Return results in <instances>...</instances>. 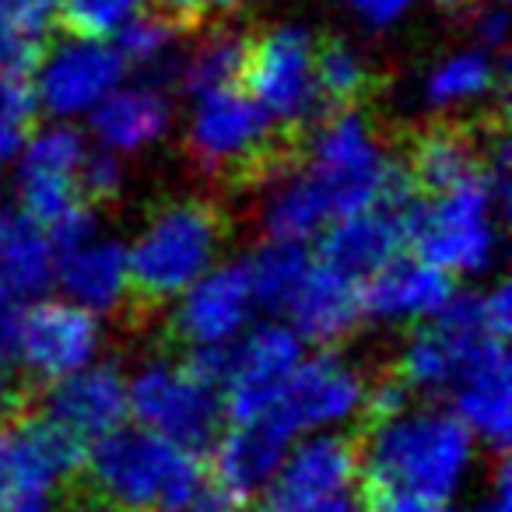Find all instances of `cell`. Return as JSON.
<instances>
[{
    "mask_svg": "<svg viewBox=\"0 0 512 512\" xmlns=\"http://www.w3.org/2000/svg\"><path fill=\"white\" fill-rule=\"evenodd\" d=\"M362 481L376 491L449 505L470 488L481 467V446L449 407L407 404L383 418H372L369 435L358 446Z\"/></svg>",
    "mask_w": 512,
    "mask_h": 512,
    "instance_id": "obj_1",
    "label": "cell"
},
{
    "mask_svg": "<svg viewBox=\"0 0 512 512\" xmlns=\"http://www.w3.org/2000/svg\"><path fill=\"white\" fill-rule=\"evenodd\" d=\"M81 474L109 512H179L211 488L197 449L130 421L85 446Z\"/></svg>",
    "mask_w": 512,
    "mask_h": 512,
    "instance_id": "obj_2",
    "label": "cell"
},
{
    "mask_svg": "<svg viewBox=\"0 0 512 512\" xmlns=\"http://www.w3.org/2000/svg\"><path fill=\"white\" fill-rule=\"evenodd\" d=\"M186 151L197 169L228 186H267L299 162L302 134L278 127L253 95L228 85L197 95Z\"/></svg>",
    "mask_w": 512,
    "mask_h": 512,
    "instance_id": "obj_3",
    "label": "cell"
},
{
    "mask_svg": "<svg viewBox=\"0 0 512 512\" xmlns=\"http://www.w3.org/2000/svg\"><path fill=\"white\" fill-rule=\"evenodd\" d=\"M225 232V214L214 200L179 197L158 204L127 249L130 306L162 309L176 302L200 274L214 267Z\"/></svg>",
    "mask_w": 512,
    "mask_h": 512,
    "instance_id": "obj_4",
    "label": "cell"
},
{
    "mask_svg": "<svg viewBox=\"0 0 512 512\" xmlns=\"http://www.w3.org/2000/svg\"><path fill=\"white\" fill-rule=\"evenodd\" d=\"M299 162L313 172L337 218L369 211L390 193L411 186L404 162L390 158L372 123L358 109H337L302 134Z\"/></svg>",
    "mask_w": 512,
    "mask_h": 512,
    "instance_id": "obj_5",
    "label": "cell"
},
{
    "mask_svg": "<svg viewBox=\"0 0 512 512\" xmlns=\"http://www.w3.org/2000/svg\"><path fill=\"white\" fill-rule=\"evenodd\" d=\"M85 446L50 414L0 411V512H60Z\"/></svg>",
    "mask_w": 512,
    "mask_h": 512,
    "instance_id": "obj_6",
    "label": "cell"
},
{
    "mask_svg": "<svg viewBox=\"0 0 512 512\" xmlns=\"http://www.w3.org/2000/svg\"><path fill=\"white\" fill-rule=\"evenodd\" d=\"M127 404L134 425L204 453L225 425L221 386L190 358L158 355L127 376Z\"/></svg>",
    "mask_w": 512,
    "mask_h": 512,
    "instance_id": "obj_7",
    "label": "cell"
},
{
    "mask_svg": "<svg viewBox=\"0 0 512 512\" xmlns=\"http://www.w3.org/2000/svg\"><path fill=\"white\" fill-rule=\"evenodd\" d=\"M495 211H505L488 172L421 200L411 225V246L446 274H477L498 253Z\"/></svg>",
    "mask_w": 512,
    "mask_h": 512,
    "instance_id": "obj_8",
    "label": "cell"
},
{
    "mask_svg": "<svg viewBox=\"0 0 512 512\" xmlns=\"http://www.w3.org/2000/svg\"><path fill=\"white\" fill-rule=\"evenodd\" d=\"M242 81L267 116L292 134H306L323 116L316 88V36L302 25H278L264 36H249Z\"/></svg>",
    "mask_w": 512,
    "mask_h": 512,
    "instance_id": "obj_9",
    "label": "cell"
},
{
    "mask_svg": "<svg viewBox=\"0 0 512 512\" xmlns=\"http://www.w3.org/2000/svg\"><path fill=\"white\" fill-rule=\"evenodd\" d=\"M302 358H306V341L288 323L267 320L242 330L239 341L225 348L218 372L225 421L271 411Z\"/></svg>",
    "mask_w": 512,
    "mask_h": 512,
    "instance_id": "obj_10",
    "label": "cell"
},
{
    "mask_svg": "<svg viewBox=\"0 0 512 512\" xmlns=\"http://www.w3.org/2000/svg\"><path fill=\"white\" fill-rule=\"evenodd\" d=\"M362 481L358 442L344 432H302L264 488L267 512H313L355 495Z\"/></svg>",
    "mask_w": 512,
    "mask_h": 512,
    "instance_id": "obj_11",
    "label": "cell"
},
{
    "mask_svg": "<svg viewBox=\"0 0 512 512\" xmlns=\"http://www.w3.org/2000/svg\"><path fill=\"white\" fill-rule=\"evenodd\" d=\"M85 137L71 123H53V127L32 130L18 155V207L29 221L43 225L50 232L53 225L74 214L78 207H88L78 197V165L85 158Z\"/></svg>",
    "mask_w": 512,
    "mask_h": 512,
    "instance_id": "obj_12",
    "label": "cell"
},
{
    "mask_svg": "<svg viewBox=\"0 0 512 512\" xmlns=\"http://www.w3.org/2000/svg\"><path fill=\"white\" fill-rule=\"evenodd\" d=\"M365 400H369V376L344 355L320 351L313 358H302L274 407L299 435L344 432L358 418H365Z\"/></svg>",
    "mask_w": 512,
    "mask_h": 512,
    "instance_id": "obj_13",
    "label": "cell"
},
{
    "mask_svg": "<svg viewBox=\"0 0 512 512\" xmlns=\"http://www.w3.org/2000/svg\"><path fill=\"white\" fill-rule=\"evenodd\" d=\"M36 99L57 120L92 113L113 88H120L127 64L102 39L67 36L64 43L43 46L36 60Z\"/></svg>",
    "mask_w": 512,
    "mask_h": 512,
    "instance_id": "obj_14",
    "label": "cell"
},
{
    "mask_svg": "<svg viewBox=\"0 0 512 512\" xmlns=\"http://www.w3.org/2000/svg\"><path fill=\"white\" fill-rule=\"evenodd\" d=\"M295 435L299 432L281 418L278 407L221 425V432L207 446L211 449V467H207L211 488L232 505L264 495Z\"/></svg>",
    "mask_w": 512,
    "mask_h": 512,
    "instance_id": "obj_15",
    "label": "cell"
},
{
    "mask_svg": "<svg viewBox=\"0 0 512 512\" xmlns=\"http://www.w3.org/2000/svg\"><path fill=\"white\" fill-rule=\"evenodd\" d=\"M421 200L425 197L418 190H404L369 211L337 218L320 232V260L355 281L372 278L379 267L397 260L404 246H411V225Z\"/></svg>",
    "mask_w": 512,
    "mask_h": 512,
    "instance_id": "obj_16",
    "label": "cell"
},
{
    "mask_svg": "<svg viewBox=\"0 0 512 512\" xmlns=\"http://www.w3.org/2000/svg\"><path fill=\"white\" fill-rule=\"evenodd\" d=\"M102 351L99 316L67 299H39L22 316V372L39 383H57L85 369Z\"/></svg>",
    "mask_w": 512,
    "mask_h": 512,
    "instance_id": "obj_17",
    "label": "cell"
},
{
    "mask_svg": "<svg viewBox=\"0 0 512 512\" xmlns=\"http://www.w3.org/2000/svg\"><path fill=\"white\" fill-rule=\"evenodd\" d=\"M253 292L242 264L211 267L176 299L172 334L186 351H218L239 341L253 316Z\"/></svg>",
    "mask_w": 512,
    "mask_h": 512,
    "instance_id": "obj_18",
    "label": "cell"
},
{
    "mask_svg": "<svg viewBox=\"0 0 512 512\" xmlns=\"http://www.w3.org/2000/svg\"><path fill=\"white\" fill-rule=\"evenodd\" d=\"M74 442L92 446L102 435L116 432L130 421L127 404V372L113 362H99L71 372V376L50 383L46 411Z\"/></svg>",
    "mask_w": 512,
    "mask_h": 512,
    "instance_id": "obj_19",
    "label": "cell"
},
{
    "mask_svg": "<svg viewBox=\"0 0 512 512\" xmlns=\"http://www.w3.org/2000/svg\"><path fill=\"white\" fill-rule=\"evenodd\" d=\"M502 127V123H498ZM498 127H467V123H432L407 141L404 169L421 197H439L453 186L484 172L488 137Z\"/></svg>",
    "mask_w": 512,
    "mask_h": 512,
    "instance_id": "obj_20",
    "label": "cell"
},
{
    "mask_svg": "<svg viewBox=\"0 0 512 512\" xmlns=\"http://www.w3.org/2000/svg\"><path fill=\"white\" fill-rule=\"evenodd\" d=\"M53 281L64 288L67 302L88 309V313H120L123 306H130L127 246L95 232L74 246L57 249Z\"/></svg>",
    "mask_w": 512,
    "mask_h": 512,
    "instance_id": "obj_21",
    "label": "cell"
},
{
    "mask_svg": "<svg viewBox=\"0 0 512 512\" xmlns=\"http://www.w3.org/2000/svg\"><path fill=\"white\" fill-rule=\"evenodd\" d=\"M449 411L470 428L481 449L505 453L512 432V365L505 341H495L449 390Z\"/></svg>",
    "mask_w": 512,
    "mask_h": 512,
    "instance_id": "obj_22",
    "label": "cell"
},
{
    "mask_svg": "<svg viewBox=\"0 0 512 512\" xmlns=\"http://www.w3.org/2000/svg\"><path fill=\"white\" fill-rule=\"evenodd\" d=\"M453 295V281L446 271L432 267L428 260L397 256L379 267L372 278L362 281V313L376 323H421L432 320Z\"/></svg>",
    "mask_w": 512,
    "mask_h": 512,
    "instance_id": "obj_23",
    "label": "cell"
},
{
    "mask_svg": "<svg viewBox=\"0 0 512 512\" xmlns=\"http://www.w3.org/2000/svg\"><path fill=\"white\" fill-rule=\"evenodd\" d=\"M292 316L288 327L302 337V341L316 344V348H334V344L348 341L365 320L362 313V281L348 278V274L334 271L330 264H313L306 281L295 292L292 306L285 309Z\"/></svg>",
    "mask_w": 512,
    "mask_h": 512,
    "instance_id": "obj_24",
    "label": "cell"
},
{
    "mask_svg": "<svg viewBox=\"0 0 512 512\" xmlns=\"http://www.w3.org/2000/svg\"><path fill=\"white\" fill-rule=\"evenodd\" d=\"M169 120L172 106L158 85L113 88L92 109V134L99 148L113 151V155H137V151L162 141Z\"/></svg>",
    "mask_w": 512,
    "mask_h": 512,
    "instance_id": "obj_25",
    "label": "cell"
},
{
    "mask_svg": "<svg viewBox=\"0 0 512 512\" xmlns=\"http://www.w3.org/2000/svg\"><path fill=\"white\" fill-rule=\"evenodd\" d=\"M271 197L264 200V232L267 239L281 242H302L323 232L334 221L327 193L320 190V183L313 179V172L302 162L288 165L281 176H274Z\"/></svg>",
    "mask_w": 512,
    "mask_h": 512,
    "instance_id": "obj_26",
    "label": "cell"
},
{
    "mask_svg": "<svg viewBox=\"0 0 512 512\" xmlns=\"http://www.w3.org/2000/svg\"><path fill=\"white\" fill-rule=\"evenodd\" d=\"M53 242L43 225L22 218L4 221L0 228V292H8L11 299L29 302L39 299L46 288L53 285Z\"/></svg>",
    "mask_w": 512,
    "mask_h": 512,
    "instance_id": "obj_27",
    "label": "cell"
},
{
    "mask_svg": "<svg viewBox=\"0 0 512 512\" xmlns=\"http://www.w3.org/2000/svg\"><path fill=\"white\" fill-rule=\"evenodd\" d=\"M309 267H313V260H309L302 242L267 239L264 246L249 253L242 271H246L253 302H260L267 313H285L299 285L306 281Z\"/></svg>",
    "mask_w": 512,
    "mask_h": 512,
    "instance_id": "obj_28",
    "label": "cell"
},
{
    "mask_svg": "<svg viewBox=\"0 0 512 512\" xmlns=\"http://www.w3.org/2000/svg\"><path fill=\"white\" fill-rule=\"evenodd\" d=\"M488 95H505V81L488 50L456 53L425 78V102L432 109H460Z\"/></svg>",
    "mask_w": 512,
    "mask_h": 512,
    "instance_id": "obj_29",
    "label": "cell"
},
{
    "mask_svg": "<svg viewBox=\"0 0 512 512\" xmlns=\"http://www.w3.org/2000/svg\"><path fill=\"white\" fill-rule=\"evenodd\" d=\"M316 88L323 116L337 109H358L372 88V71L351 43L337 36L316 39Z\"/></svg>",
    "mask_w": 512,
    "mask_h": 512,
    "instance_id": "obj_30",
    "label": "cell"
},
{
    "mask_svg": "<svg viewBox=\"0 0 512 512\" xmlns=\"http://www.w3.org/2000/svg\"><path fill=\"white\" fill-rule=\"evenodd\" d=\"M249 36L232 29H214L190 50V57L179 67V85L190 95H204L214 88H228L242 78Z\"/></svg>",
    "mask_w": 512,
    "mask_h": 512,
    "instance_id": "obj_31",
    "label": "cell"
},
{
    "mask_svg": "<svg viewBox=\"0 0 512 512\" xmlns=\"http://www.w3.org/2000/svg\"><path fill=\"white\" fill-rule=\"evenodd\" d=\"M36 85L29 74H8L0 78V165L15 162L22 155L25 141L36 130Z\"/></svg>",
    "mask_w": 512,
    "mask_h": 512,
    "instance_id": "obj_32",
    "label": "cell"
},
{
    "mask_svg": "<svg viewBox=\"0 0 512 512\" xmlns=\"http://www.w3.org/2000/svg\"><path fill=\"white\" fill-rule=\"evenodd\" d=\"M120 43H116V53L123 57L127 67H141V71H155L169 60L172 46L179 39V29L162 15V11H137L120 32Z\"/></svg>",
    "mask_w": 512,
    "mask_h": 512,
    "instance_id": "obj_33",
    "label": "cell"
},
{
    "mask_svg": "<svg viewBox=\"0 0 512 512\" xmlns=\"http://www.w3.org/2000/svg\"><path fill=\"white\" fill-rule=\"evenodd\" d=\"M148 0H57V22L67 36L78 39H109L144 11Z\"/></svg>",
    "mask_w": 512,
    "mask_h": 512,
    "instance_id": "obj_34",
    "label": "cell"
},
{
    "mask_svg": "<svg viewBox=\"0 0 512 512\" xmlns=\"http://www.w3.org/2000/svg\"><path fill=\"white\" fill-rule=\"evenodd\" d=\"M123 162L120 155L113 151L99 148V151H85L78 165V197L85 200L88 207H102V204H113L116 197L123 193Z\"/></svg>",
    "mask_w": 512,
    "mask_h": 512,
    "instance_id": "obj_35",
    "label": "cell"
},
{
    "mask_svg": "<svg viewBox=\"0 0 512 512\" xmlns=\"http://www.w3.org/2000/svg\"><path fill=\"white\" fill-rule=\"evenodd\" d=\"M22 316L25 302L11 299L8 292H0V404L8 407V400L22 376Z\"/></svg>",
    "mask_w": 512,
    "mask_h": 512,
    "instance_id": "obj_36",
    "label": "cell"
},
{
    "mask_svg": "<svg viewBox=\"0 0 512 512\" xmlns=\"http://www.w3.org/2000/svg\"><path fill=\"white\" fill-rule=\"evenodd\" d=\"M53 22H57V0H0V25H8L25 39L46 43Z\"/></svg>",
    "mask_w": 512,
    "mask_h": 512,
    "instance_id": "obj_37",
    "label": "cell"
},
{
    "mask_svg": "<svg viewBox=\"0 0 512 512\" xmlns=\"http://www.w3.org/2000/svg\"><path fill=\"white\" fill-rule=\"evenodd\" d=\"M249 0H158V11L176 25L179 32H197L204 29L211 18L232 15Z\"/></svg>",
    "mask_w": 512,
    "mask_h": 512,
    "instance_id": "obj_38",
    "label": "cell"
},
{
    "mask_svg": "<svg viewBox=\"0 0 512 512\" xmlns=\"http://www.w3.org/2000/svg\"><path fill=\"white\" fill-rule=\"evenodd\" d=\"M470 25H474V36L484 50H498L509 39V11H505L502 0H477L474 11H470Z\"/></svg>",
    "mask_w": 512,
    "mask_h": 512,
    "instance_id": "obj_39",
    "label": "cell"
},
{
    "mask_svg": "<svg viewBox=\"0 0 512 512\" xmlns=\"http://www.w3.org/2000/svg\"><path fill=\"white\" fill-rule=\"evenodd\" d=\"M46 43H36V39L18 36L15 29L0 25V78L8 74H29L36 67L39 53H43Z\"/></svg>",
    "mask_w": 512,
    "mask_h": 512,
    "instance_id": "obj_40",
    "label": "cell"
},
{
    "mask_svg": "<svg viewBox=\"0 0 512 512\" xmlns=\"http://www.w3.org/2000/svg\"><path fill=\"white\" fill-rule=\"evenodd\" d=\"M442 512H512V498H509V463H505V453H498V467L495 477H491V488L477 498H463L453 509L442 505Z\"/></svg>",
    "mask_w": 512,
    "mask_h": 512,
    "instance_id": "obj_41",
    "label": "cell"
},
{
    "mask_svg": "<svg viewBox=\"0 0 512 512\" xmlns=\"http://www.w3.org/2000/svg\"><path fill=\"white\" fill-rule=\"evenodd\" d=\"M348 4L369 29L383 32V29H390V25H397L400 18L411 11L414 0H348Z\"/></svg>",
    "mask_w": 512,
    "mask_h": 512,
    "instance_id": "obj_42",
    "label": "cell"
},
{
    "mask_svg": "<svg viewBox=\"0 0 512 512\" xmlns=\"http://www.w3.org/2000/svg\"><path fill=\"white\" fill-rule=\"evenodd\" d=\"M481 316H484V327L488 334H495L498 341H505L512 330V295L509 285H495L491 292L481 295Z\"/></svg>",
    "mask_w": 512,
    "mask_h": 512,
    "instance_id": "obj_43",
    "label": "cell"
},
{
    "mask_svg": "<svg viewBox=\"0 0 512 512\" xmlns=\"http://www.w3.org/2000/svg\"><path fill=\"white\" fill-rule=\"evenodd\" d=\"M358 512H442L439 505L421 502V498L407 495H390V491H376V498L365 505H358Z\"/></svg>",
    "mask_w": 512,
    "mask_h": 512,
    "instance_id": "obj_44",
    "label": "cell"
},
{
    "mask_svg": "<svg viewBox=\"0 0 512 512\" xmlns=\"http://www.w3.org/2000/svg\"><path fill=\"white\" fill-rule=\"evenodd\" d=\"M235 509H239V505H232L228 498H221L214 488H207L204 495H197L190 505H183L179 512H235Z\"/></svg>",
    "mask_w": 512,
    "mask_h": 512,
    "instance_id": "obj_45",
    "label": "cell"
},
{
    "mask_svg": "<svg viewBox=\"0 0 512 512\" xmlns=\"http://www.w3.org/2000/svg\"><path fill=\"white\" fill-rule=\"evenodd\" d=\"M313 512H358V502H355V495H348V498H337V502H330V505H320V509H313Z\"/></svg>",
    "mask_w": 512,
    "mask_h": 512,
    "instance_id": "obj_46",
    "label": "cell"
},
{
    "mask_svg": "<svg viewBox=\"0 0 512 512\" xmlns=\"http://www.w3.org/2000/svg\"><path fill=\"white\" fill-rule=\"evenodd\" d=\"M4 221L8 218H4V200H0V228H4Z\"/></svg>",
    "mask_w": 512,
    "mask_h": 512,
    "instance_id": "obj_47",
    "label": "cell"
}]
</instances>
